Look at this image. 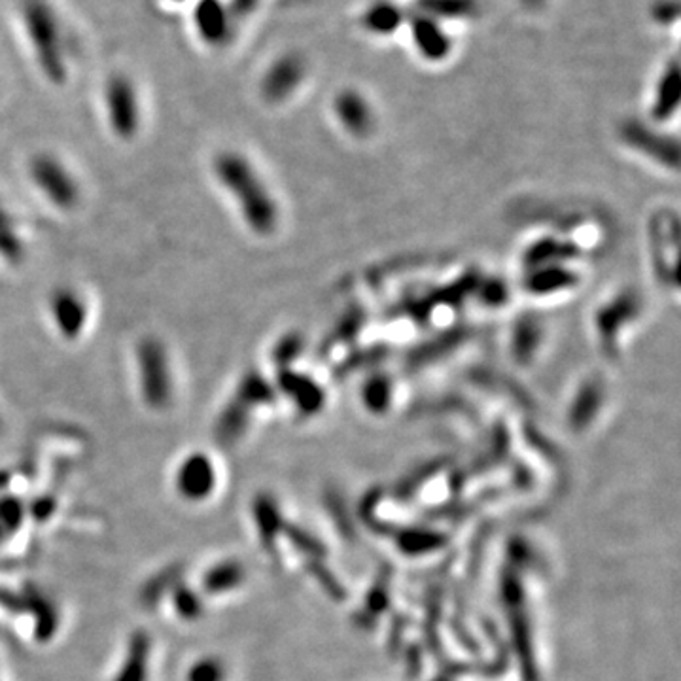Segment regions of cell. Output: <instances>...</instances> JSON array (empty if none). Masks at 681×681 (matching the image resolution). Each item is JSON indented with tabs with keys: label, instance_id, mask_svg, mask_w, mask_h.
Listing matches in <instances>:
<instances>
[{
	"label": "cell",
	"instance_id": "cell-1",
	"mask_svg": "<svg viewBox=\"0 0 681 681\" xmlns=\"http://www.w3.org/2000/svg\"><path fill=\"white\" fill-rule=\"evenodd\" d=\"M212 171L256 235H271L277 229L279 205L248 158L226 150L214 158Z\"/></svg>",
	"mask_w": 681,
	"mask_h": 681
},
{
	"label": "cell",
	"instance_id": "cell-2",
	"mask_svg": "<svg viewBox=\"0 0 681 681\" xmlns=\"http://www.w3.org/2000/svg\"><path fill=\"white\" fill-rule=\"evenodd\" d=\"M21 25L42 74L55 86L65 84L69 76L65 36L52 4L48 0H23Z\"/></svg>",
	"mask_w": 681,
	"mask_h": 681
},
{
	"label": "cell",
	"instance_id": "cell-3",
	"mask_svg": "<svg viewBox=\"0 0 681 681\" xmlns=\"http://www.w3.org/2000/svg\"><path fill=\"white\" fill-rule=\"evenodd\" d=\"M140 396L150 409H165L175 396L171 356L158 337H144L137 345Z\"/></svg>",
	"mask_w": 681,
	"mask_h": 681
},
{
	"label": "cell",
	"instance_id": "cell-4",
	"mask_svg": "<svg viewBox=\"0 0 681 681\" xmlns=\"http://www.w3.org/2000/svg\"><path fill=\"white\" fill-rule=\"evenodd\" d=\"M29 176L36 190L48 199L53 207L61 210L74 209L80 201V184L70 173L69 167L53 154H36L29 163Z\"/></svg>",
	"mask_w": 681,
	"mask_h": 681
},
{
	"label": "cell",
	"instance_id": "cell-5",
	"mask_svg": "<svg viewBox=\"0 0 681 681\" xmlns=\"http://www.w3.org/2000/svg\"><path fill=\"white\" fill-rule=\"evenodd\" d=\"M105 110L112 133L122 140H133L140 131L142 110L139 91L125 74H114L105 86Z\"/></svg>",
	"mask_w": 681,
	"mask_h": 681
},
{
	"label": "cell",
	"instance_id": "cell-6",
	"mask_svg": "<svg viewBox=\"0 0 681 681\" xmlns=\"http://www.w3.org/2000/svg\"><path fill=\"white\" fill-rule=\"evenodd\" d=\"M307 78V61L301 53L284 52L277 55L265 69L260 82V93L271 105L288 101Z\"/></svg>",
	"mask_w": 681,
	"mask_h": 681
},
{
	"label": "cell",
	"instance_id": "cell-7",
	"mask_svg": "<svg viewBox=\"0 0 681 681\" xmlns=\"http://www.w3.org/2000/svg\"><path fill=\"white\" fill-rule=\"evenodd\" d=\"M403 31H407L413 50L428 63H441L453 53L454 36L447 23L413 12L409 8V18Z\"/></svg>",
	"mask_w": 681,
	"mask_h": 681
},
{
	"label": "cell",
	"instance_id": "cell-8",
	"mask_svg": "<svg viewBox=\"0 0 681 681\" xmlns=\"http://www.w3.org/2000/svg\"><path fill=\"white\" fill-rule=\"evenodd\" d=\"M50 316L59 335L67 341L78 339L88 326V303L72 286H59L50 296Z\"/></svg>",
	"mask_w": 681,
	"mask_h": 681
},
{
	"label": "cell",
	"instance_id": "cell-9",
	"mask_svg": "<svg viewBox=\"0 0 681 681\" xmlns=\"http://www.w3.org/2000/svg\"><path fill=\"white\" fill-rule=\"evenodd\" d=\"M233 12L222 0H197L193 10L195 33L209 48H226L233 35Z\"/></svg>",
	"mask_w": 681,
	"mask_h": 681
},
{
	"label": "cell",
	"instance_id": "cell-10",
	"mask_svg": "<svg viewBox=\"0 0 681 681\" xmlns=\"http://www.w3.org/2000/svg\"><path fill=\"white\" fill-rule=\"evenodd\" d=\"M176 489L192 502L207 498L216 485V470L205 453H193L182 460L176 470Z\"/></svg>",
	"mask_w": 681,
	"mask_h": 681
},
{
	"label": "cell",
	"instance_id": "cell-11",
	"mask_svg": "<svg viewBox=\"0 0 681 681\" xmlns=\"http://www.w3.org/2000/svg\"><path fill=\"white\" fill-rule=\"evenodd\" d=\"M409 6L396 0H371L358 16L360 29L375 38H388L405 29Z\"/></svg>",
	"mask_w": 681,
	"mask_h": 681
},
{
	"label": "cell",
	"instance_id": "cell-12",
	"mask_svg": "<svg viewBox=\"0 0 681 681\" xmlns=\"http://www.w3.org/2000/svg\"><path fill=\"white\" fill-rule=\"evenodd\" d=\"M411 10L451 25V23L472 21L477 18L481 14V2L479 0H415Z\"/></svg>",
	"mask_w": 681,
	"mask_h": 681
},
{
	"label": "cell",
	"instance_id": "cell-13",
	"mask_svg": "<svg viewBox=\"0 0 681 681\" xmlns=\"http://www.w3.org/2000/svg\"><path fill=\"white\" fill-rule=\"evenodd\" d=\"M335 112L343 125L354 133H366L373 123V110L358 89H343L335 97Z\"/></svg>",
	"mask_w": 681,
	"mask_h": 681
},
{
	"label": "cell",
	"instance_id": "cell-14",
	"mask_svg": "<svg viewBox=\"0 0 681 681\" xmlns=\"http://www.w3.org/2000/svg\"><path fill=\"white\" fill-rule=\"evenodd\" d=\"M148 657H150V638L144 632H137L131 640L122 670L114 681H146Z\"/></svg>",
	"mask_w": 681,
	"mask_h": 681
},
{
	"label": "cell",
	"instance_id": "cell-15",
	"mask_svg": "<svg viewBox=\"0 0 681 681\" xmlns=\"http://www.w3.org/2000/svg\"><path fill=\"white\" fill-rule=\"evenodd\" d=\"M248 417H250V409L233 398L216 420L214 434L218 437V441L222 445H231L233 441H237V437H241V434L245 432Z\"/></svg>",
	"mask_w": 681,
	"mask_h": 681
},
{
	"label": "cell",
	"instance_id": "cell-16",
	"mask_svg": "<svg viewBox=\"0 0 681 681\" xmlns=\"http://www.w3.org/2000/svg\"><path fill=\"white\" fill-rule=\"evenodd\" d=\"M680 99V74H678V61L674 59L657 84V97H655V114L664 116L672 112Z\"/></svg>",
	"mask_w": 681,
	"mask_h": 681
},
{
	"label": "cell",
	"instance_id": "cell-17",
	"mask_svg": "<svg viewBox=\"0 0 681 681\" xmlns=\"http://www.w3.org/2000/svg\"><path fill=\"white\" fill-rule=\"evenodd\" d=\"M239 579H241V568L233 562H224L216 568H210L203 579V587L210 594L224 593L227 589L235 587Z\"/></svg>",
	"mask_w": 681,
	"mask_h": 681
},
{
	"label": "cell",
	"instance_id": "cell-18",
	"mask_svg": "<svg viewBox=\"0 0 681 681\" xmlns=\"http://www.w3.org/2000/svg\"><path fill=\"white\" fill-rule=\"evenodd\" d=\"M226 670L218 659H201L199 663L192 666V670L188 672V681H224Z\"/></svg>",
	"mask_w": 681,
	"mask_h": 681
},
{
	"label": "cell",
	"instance_id": "cell-19",
	"mask_svg": "<svg viewBox=\"0 0 681 681\" xmlns=\"http://www.w3.org/2000/svg\"><path fill=\"white\" fill-rule=\"evenodd\" d=\"M21 521H23V506L19 504L18 498L0 500V528L6 532V536L16 532Z\"/></svg>",
	"mask_w": 681,
	"mask_h": 681
},
{
	"label": "cell",
	"instance_id": "cell-20",
	"mask_svg": "<svg viewBox=\"0 0 681 681\" xmlns=\"http://www.w3.org/2000/svg\"><path fill=\"white\" fill-rule=\"evenodd\" d=\"M651 18L661 27L676 23L680 18V0H653Z\"/></svg>",
	"mask_w": 681,
	"mask_h": 681
},
{
	"label": "cell",
	"instance_id": "cell-21",
	"mask_svg": "<svg viewBox=\"0 0 681 681\" xmlns=\"http://www.w3.org/2000/svg\"><path fill=\"white\" fill-rule=\"evenodd\" d=\"M175 608L176 612L180 613L182 617L193 619L201 613V600L193 591L182 587L175 593Z\"/></svg>",
	"mask_w": 681,
	"mask_h": 681
},
{
	"label": "cell",
	"instance_id": "cell-22",
	"mask_svg": "<svg viewBox=\"0 0 681 681\" xmlns=\"http://www.w3.org/2000/svg\"><path fill=\"white\" fill-rule=\"evenodd\" d=\"M551 2L553 0H517L521 10H524L526 14H534V16L545 12L551 6Z\"/></svg>",
	"mask_w": 681,
	"mask_h": 681
},
{
	"label": "cell",
	"instance_id": "cell-23",
	"mask_svg": "<svg viewBox=\"0 0 681 681\" xmlns=\"http://www.w3.org/2000/svg\"><path fill=\"white\" fill-rule=\"evenodd\" d=\"M4 536H6V532L0 528V542H2V538H4Z\"/></svg>",
	"mask_w": 681,
	"mask_h": 681
},
{
	"label": "cell",
	"instance_id": "cell-24",
	"mask_svg": "<svg viewBox=\"0 0 681 681\" xmlns=\"http://www.w3.org/2000/svg\"><path fill=\"white\" fill-rule=\"evenodd\" d=\"M169 2H184V0H169Z\"/></svg>",
	"mask_w": 681,
	"mask_h": 681
}]
</instances>
